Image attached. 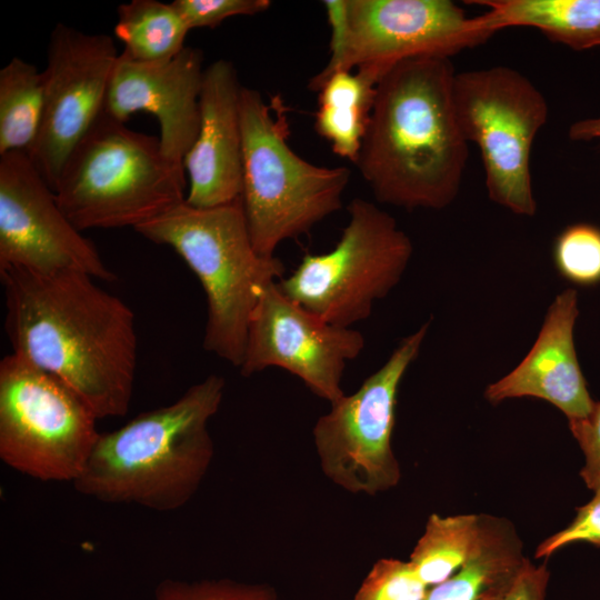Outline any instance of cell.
Instances as JSON below:
<instances>
[{
    "label": "cell",
    "mask_w": 600,
    "mask_h": 600,
    "mask_svg": "<svg viewBox=\"0 0 600 600\" xmlns=\"http://www.w3.org/2000/svg\"><path fill=\"white\" fill-rule=\"evenodd\" d=\"M12 353L69 386L98 419L127 414L138 341L134 314L79 271H0Z\"/></svg>",
    "instance_id": "6da1fadb"
},
{
    "label": "cell",
    "mask_w": 600,
    "mask_h": 600,
    "mask_svg": "<svg viewBox=\"0 0 600 600\" xmlns=\"http://www.w3.org/2000/svg\"><path fill=\"white\" fill-rule=\"evenodd\" d=\"M449 57H416L390 67L377 84L356 162L374 198L406 209H443L457 197L468 141L453 101Z\"/></svg>",
    "instance_id": "7a4b0ae2"
},
{
    "label": "cell",
    "mask_w": 600,
    "mask_h": 600,
    "mask_svg": "<svg viewBox=\"0 0 600 600\" xmlns=\"http://www.w3.org/2000/svg\"><path fill=\"white\" fill-rule=\"evenodd\" d=\"M223 391V378L210 374L174 402L100 433L73 488L106 503L159 512L182 508L209 470L213 442L208 424Z\"/></svg>",
    "instance_id": "3957f363"
},
{
    "label": "cell",
    "mask_w": 600,
    "mask_h": 600,
    "mask_svg": "<svg viewBox=\"0 0 600 600\" xmlns=\"http://www.w3.org/2000/svg\"><path fill=\"white\" fill-rule=\"evenodd\" d=\"M134 230L172 248L198 277L207 298L203 348L239 368L254 308L284 273L280 259L256 250L241 199L213 208L183 201Z\"/></svg>",
    "instance_id": "277c9868"
},
{
    "label": "cell",
    "mask_w": 600,
    "mask_h": 600,
    "mask_svg": "<svg viewBox=\"0 0 600 600\" xmlns=\"http://www.w3.org/2000/svg\"><path fill=\"white\" fill-rule=\"evenodd\" d=\"M183 164L159 138L133 131L104 111L67 159L53 188L79 230L114 229L159 217L187 198Z\"/></svg>",
    "instance_id": "5b68a950"
},
{
    "label": "cell",
    "mask_w": 600,
    "mask_h": 600,
    "mask_svg": "<svg viewBox=\"0 0 600 600\" xmlns=\"http://www.w3.org/2000/svg\"><path fill=\"white\" fill-rule=\"evenodd\" d=\"M242 209L258 253L309 232L341 207L350 170L316 166L287 142V126L258 90L242 87Z\"/></svg>",
    "instance_id": "8992f818"
},
{
    "label": "cell",
    "mask_w": 600,
    "mask_h": 600,
    "mask_svg": "<svg viewBox=\"0 0 600 600\" xmlns=\"http://www.w3.org/2000/svg\"><path fill=\"white\" fill-rule=\"evenodd\" d=\"M334 248L306 253L277 283L291 300L343 328L366 320L377 300L400 281L412 254L409 237L374 203L353 199Z\"/></svg>",
    "instance_id": "52a82bcc"
},
{
    "label": "cell",
    "mask_w": 600,
    "mask_h": 600,
    "mask_svg": "<svg viewBox=\"0 0 600 600\" xmlns=\"http://www.w3.org/2000/svg\"><path fill=\"white\" fill-rule=\"evenodd\" d=\"M69 386L10 353L0 361V458L41 481L73 482L101 432Z\"/></svg>",
    "instance_id": "ba28073f"
},
{
    "label": "cell",
    "mask_w": 600,
    "mask_h": 600,
    "mask_svg": "<svg viewBox=\"0 0 600 600\" xmlns=\"http://www.w3.org/2000/svg\"><path fill=\"white\" fill-rule=\"evenodd\" d=\"M330 59L309 81L316 91L336 71L384 73L416 57H451L492 36L479 17L450 0H326Z\"/></svg>",
    "instance_id": "9c48e42d"
},
{
    "label": "cell",
    "mask_w": 600,
    "mask_h": 600,
    "mask_svg": "<svg viewBox=\"0 0 600 600\" xmlns=\"http://www.w3.org/2000/svg\"><path fill=\"white\" fill-rule=\"evenodd\" d=\"M453 101L466 140L480 150L489 198L533 216L530 156L549 114L541 91L518 70L494 66L456 72Z\"/></svg>",
    "instance_id": "30bf717a"
},
{
    "label": "cell",
    "mask_w": 600,
    "mask_h": 600,
    "mask_svg": "<svg viewBox=\"0 0 600 600\" xmlns=\"http://www.w3.org/2000/svg\"><path fill=\"white\" fill-rule=\"evenodd\" d=\"M429 322L403 338L359 389L331 403L318 419L313 440L326 476L353 493L377 494L400 480L391 448L400 382L417 358Z\"/></svg>",
    "instance_id": "8fae6325"
},
{
    "label": "cell",
    "mask_w": 600,
    "mask_h": 600,
    "mask_svg": "<svg viewBox=\"0 0 600 600\" xmlns=\"http://www.w3.org/2000/svg\"><path fill=\"white\" fill-rule=\"evenodd\" d=\"M113 39L58 23L49 38L44 102L28 156L53 190L72 150L103 111L119 58Z\"/></svg>",
    "instance_id": "7c38bea8"
},
{
    "label": "cell",
    "mask_w": 600,
    "mask_h": 600,
    "mask_svg": "<svg viewBox=\"0 0 600 600\" xmlns=\"http://www.w3.org/2000/svg\"><path fill=\"white\" fill-rule=\"evenodd\" d=\"M10 268L116 279L24 151L0 156V271Z\"/></svg>",
    "instance_id": "4fadbf2b"
},
{
    "label": "cell",
    "mask_w": 600,
    "mask_h": 600,
    "mask_svg": "<svg viewBox=\"0 0 600 600\" xmlns=\"http://www.w3.org/2000/svg\"><path fill=\"white\" fill-rule=\"evenodd\" d=\"M363 348L360 331L324 321L289 299L273 282L252 313L239 369L249 377L270 367L281 368L331 404L344 396L341 380L346 366Z\"/></svg>",
    "instance_id": "5bb4252c"
},
{
    "label": "cell",
    "mask_w": 600,
    "mask_h": 600,
    "mask_svg": "<svg viewBox=\"0 0 600 600\" xmlns=\"http://www.w3.org/2000/svg\"><path fill=\"white\" fill-rule=\"evenodd\" d=\"M201 49L184 47L160 62H140L120 53L103 111L120 122L133 113L153 114L160 124V144L172 161L183 164L200 123L203 81Z\"/></svg>",
    "instance_id": "9a60e30c"
},
{
    "label": "cell",
    "mask_w": 600,
    "mask_h": 600,
    "mask_svg": "<svg viewBox=\"0 0 600 600\" xmlns=\"http://www.w3.org/2000/svg\"><path fill=\"white\" fill-rule=\"evenodd\" d=\"M241 90L232 62L219 59L206 67L199 131L183 160L189 180L186 202L194 208L228 204L241 196Z\"/></svg>",
    "instance_id": "2e32d148"
},
{
    "label": "cell",
    "mask_w": 600,
    "mask_h": 600,
    "mask_svg": "<svg viewBox=\"0 0 600 600\" xmlns=\"http://www.w3.org/2000/svg\"><path fill=\"white\" fill-rule=\"evenodd\" d=\"M578 294L567 289L548 309L542 328L529 353L510 373L488 386L492 403L532 397L561 410L569 422L587 418L596 402L581 372L573 343Z\"/></svg>",
    "instance_id": "e0dca14e"
},
{
    "label": "cell",
    "mask_w": 600,
    "mask_h": 600,
    "mask_svg": "<svg viewBox=\"0 0 600 600\" xmlns=\"http://www.w3.org/2000/svg\"><path fill=\"white\" fill-rule=\"evenodd\" d=\"M528 562L514 528L481 514L474 551L454 574L430 587L424 600H506Z\"/></svg>",
    "instance_id": "ac0fdd59"
},
{
    "label": "cell",
    "mask_w": 600,
    "mask_h": 600,
    "mask_svg": "<svg viewBox=\"0 0 600 600\" xmlns=\"http://www.w3.org/2000/svg\"><path fill=\"white\" fill-rule=\"evenodd\" d=\"M487 7L480 16L493 34L506 28L541 31L552 41L574 50L600 46V0H472Z\"/></svg>",
    "instance_id": "d6986e66"
},
{
    "label": "cell",
    "mask_w": 600,
    "mask_h": 600,
    "mask_svg": "<svg viewBox=\"0 0 600 600\" xmlns=\"http://www.w3.org/2000/svg\"><path fill=\"white\" fill-rule=\"evenodd\" d=\"M383 73L372 68L336 71L317 88L314 128L332 151L357 162Z\"/></svg>",
    "instance_id": "ffe728a7"
},
{
    "label": "cell",
    "mask_w": 600,
    "mask_h": 600,
    "mask_svg": "<svg viewBox=\"0 0 600 600\" xmlns=\"http://www.w3.org/2000/svg\"><path fill=\"white\" fill-rule=\"evenodd\" d=\"M117 16L114 34L132 60L167 61L184 48L190 29L172 3L132 0L120 4Z\"/></svg>",
    "instance_id": "44dd1931"
},
{
    "label": "cell",
    "mask_w": 600,
    "mask_h": 600,
    "mask_svg": "<svg viewBox=\"0 0 600 600\" xmlns=\"http://www.w3.org/2000/svg\"><path fill=\"white\" fill-rule=\"evenodd\" d=\"M43 102L42 71L13 57L0 70V156L28 152L40 128Z\"/></svg>",
    "instance_id": "7402d4cb"
},
{
    "label": "cell",
    "mask_w": 600,
    "mask_h": 600,
    "mask_svg": "<svg viewBox=\"0 0 600 600\" xmlns=\"http://www.w3.org/2000/svg\"><path fill=\"white\" fill-rule=\"evenodd\" d=\"M481 514H431L411 556L420 579L430 588L454 574L474 551Z\"/></svg>",
    "instance_id": "603a6c76"
},
{
    "label": "cell",
    "mask_w": 600,
    "mask_h": 600,
    "mask_svg": "<svg viewBox=\"0 0 600 600\" xmlns=\"http://www.w3.org/2000/svg\"><path fill=\"white\" fill-rule=\"evenodd\" d=\"M553 262L560 276L574 284L600 283V229L588 223L567 227L554 241Z\"/></svg>",
    "instance_id": "cb8c5ba5"
},
{
    "label": "cell",
    "mask_w": 600,
    "mask_h": 600,
    "mask_svg": "<svg viewBox=\"0 0 600 600\" xmlns=\"http://www.w3.org/2000/svg\"><path fill=\"white\" fill-rule=\"evenodd\" d=\"M150 600H277L271 586L231 579L182 581L167 578L159 582Z\"/></svg>",
    "instance_id": "d4e9b609"
},
{
    "label": "cell",
    "mask_w": 600,
    "mask_h": 600,
    "mask_svg": "<svg viewBox=\"0 0 600 600\" xmlns=\"http://www.w3.org/2000/svg\"><path fill=\"white\" fill-rule=\"evenodd\" d=\"M429 587L410 561L378 560L352 600H424Z\"/></svg>",
    "instance_id": "484cf974"
},
{
    "label": "cell",
    "mask_w": 600,
    "mask_h": 600,
    "mask_svg": "<svg viewBox=\"0 0 600 600\" xmlns=\"http://www.w3.org/2000/svg\"><path fill=\"white\" fill-rule=\"evenodd\" d=\"M171 3L190 30L216 28L228 18L256 16L271 7L269 0H176Z\"/></svg>",
    "instance_id": "4316f807"
},
{
    "label": "cell",
    "mask_w": 600,
    "mask_h": 600,
    "mask_svg": "<svg viewBox=\"0 0 600 600\" xmlns=\"http://www.w3.org/2000/svg\"><path fill=\"white\" fill-rule=\"evenodd\" d=\"M577 542L600 547V489L594 491V497L587 504L577 509L568 527L538 546L536 558L550 557L561 548Z\"/></svg>",
    "instance_id": "83f0119b"
},
{
    "label": "cell",
    "mask_w": 600,
    "mask_h": 600,
    "mask_svg": "<svg viewBox=\"0 0 600 600\" xmlns=\"http://www.w3.org/2000/svg\"><path fill=\"white\" fill-rule=\"evenodd\" d=\"M569 428L584 454L580 474L589 489H600V402L581 420L569 422Z\"/></svg>",
    "instance_id": "f1b7e54d"
},
{
    "label": "cell",
    "mask_w": 600,
    "mask_h": 600,
    "mask_svg": "<svg viewBox=\"0 0 600 600\" xmlns=\"http://www.w3.org/2000/svg\"><path fill=\"white\" fill-rule=\"evenodd\" d=\"M549 579L544 564L529 561L506 600H546Z\"/></svg>",
    "instance_id": "f546056e"
},
{
    "label": "cell",
    "mask_w": 600,
    "mask_h": 600,
    "mask_svg": "<svg viewBox=\"0 0 600 600\" xmlns=\"http://www.w3.org/2000/svg\"><path fill=\"white\" fill-rule=\"evenodd\" d=\"M571 140L600 139V118L583 119L573 122L568 130Z\"/></svg>",
    "instance_id": "4dcf8cb0"
}]
</instances>
